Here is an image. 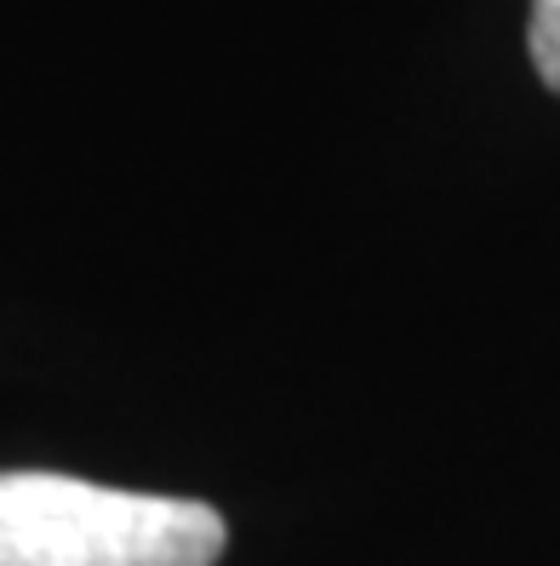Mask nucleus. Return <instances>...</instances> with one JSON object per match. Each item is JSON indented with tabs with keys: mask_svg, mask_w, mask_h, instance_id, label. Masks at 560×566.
<instances>
[{
	"mask_svg": "<svg viewBox=\"0 0 560 566\" xmlns=\"http://www.w3.org/2000/svg\"><path fill=\"white\" fill-rule=\"evenodd\" d=\"M223 544V515L194 497L52 470L0 475V566H218Z\"/></svg>",
	"mask_w": 560,
	"mask_h": 566,
	"instance_id": "1",
	"label": "nucleus"
},
{
	"mask_svg": "<svg viewBox=\"0 0 560 566\" xmlns=\"http://www.w3.org/2000/svg\"><path fill=\"white\" fill-rule=\"evenodd\" d=\"M526 52L549 92H560V0H532V23H526Z\"/></svg>",
	"mask_w": 560,
	"mask_h": 566,
	"instance_id": "2",
	"label": "nucleus"
}]
</instances>
